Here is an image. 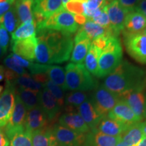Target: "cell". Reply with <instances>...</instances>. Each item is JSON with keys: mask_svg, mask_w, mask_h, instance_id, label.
I'll use <instances>...</instances> for the list:
<instances>
[{"mask_svg": "<svg viewBox=\"0 0 146 146\" xmlns=\"http://www.w3.org/2000/svg\"><path fill=\"white\" fill-rule=\"evenodd\" d=\"M36 34L35 60L38 63L50 65L69 60L74 44L72 34L47 29L36 30Z\"/></svg>", "mask_w": 146, "mask_h": 146, "instance_id": "obj_1", "label": "cell"}, {"mask_svg": "<svg viewBox=\"0 0 146 146\" xmlns=\"http://www.w3.org/2000/svg\"><path fill=\"white\" fill-rule=\"evenodd\" d=\"M145 74L143 69L123 60L106 76L103 86L119 97L126 91L144 85Z\"/></svg>", "mask_w": 146, "mask_h": 146, "instance_id": "obj_2", "label": "cell"}, {"mask_svg": "<svg viewBox=\"0 0 146 146\" xmlns=\"http://www.w3.org/2000/svg\"><path fill=\"white\" fill-rule=\"evenodd\" d=\"M66 86L70 91H88L98 87V83L83 64L69 63L66 66Z\"/></svg>", "mask_w": 146, "mask_h": 146, "instance_id": "obj_3", "label": "cell"}, {"mask_svg": "<svg viewBox=\"0 0 146 146\" xmlns=\"http://www.w3.org/2000/svg\"><path fill=\"white\" fill-rule=\"evenodd\" d=\"M123 56V47L118 36L110 37L106 47L100 56L97 77L109 75L121 62Z\"/></svg>", "mask_w": 146, "mask_h": 146, "instance_id": "obj_4", "label": "cell"}, {"mask_svg": "<svg viewBox=\"0 0 146 146\" xmlns=\"http://www.w3.org/2000/svg\"><path fill=\"white\" fill-rule=\"evenodd\" d=\"M41 29L60 31L72 35L77 31L78 26L74 20V14L70 13L62 8L52 16H49L36 30Z\"/></svg>", "mask_w": 146, "mask_h": 146, "instance_id": "obj_5", "label": "cell"}, {"mask_svg": "<svg viewBox=\"0 0 146 146\" xmlns=\"http://www.w3.org/2000/svg\"><path fill=\"white\" fill-rule=\"evenodd\" d=\"M123 36L128 54L135 61L146 64V35L143 32L133 34L123 33Z\"/></svg>", "mask_w": 146, "mask_h": 146, "instance_id": "obj_6", "label": "cell"}, {"mask_svg": "<svg viewBox=\"0 0 146 146\" xmlns=\"http://www.w3.org/2000/svg\"><path fill=\"white\" fill-rule=\"evenodd\" d=\"M94 90L90 98L96 110L104 118L110 112L120 98L103 85L98 86Z\"/></svg>", "mask_w": 146, "mask_h": 146, "instance_id": "obj_7", "label": "cell"}, {"mask_svg": "<svg viewBox=\"0 0 146 146\" xmlns=\"http://www.w3.org/2000/svg\"><path fill=\"white\" fill-rule=\"evenodd\" d=\"M27 109L25 105L20 99L19 96L16 93V99L14 108L12 116L9 120L8 124L5 126V133L9 140L16 133L25 130V123L27 116Z\"/></svg>", "mask_w": 146, "mask_h": 146, "instance_id": "obj_8", "label": "cell"}, {"mask_svg": "<svg viewBox=\"0 0 146 146\" xmlns=\"http://www.w3.org/2000/svg\"><path fill=\"white\" fill-rule=\"evenodd\" d=\"M15 99V86L12 83L6 82L5 90L0 96V128L8 124L13 112Z\"/></svg>", "mask_w": 146, "mask_h": 146, "instance_id": "obj_9", "label": "cell"}, {"mask_svg": "<svg viewBox=\"0 0 146 146\" xmlns=\"http://www.w3.org/2000/svg\"><path fill=\"white\" fill-rule=\"evenodd\" d=\"M145 86L141 85L126 91L119 96L132 109L140 121L143 120V109L145 101Z\"/></svg>", "mask_w": 146, "mask_h": 146, "instance_id": "obj_10", "label": "cell"}, {"mask_svg": "<svg viewBox=\"0 0 146 146\" xmlns=\"http://www.w3.org/2000/svg\"><path fill=\"white\" fill-rule=\"evenodd\" d=\"M52 131L58 146H83L85 139V133L71 130L60 125L55 124Z\"/></svg>", "mask_w": 146, "mask_h": 146, "instance_id": "obj_11", "label": "cell"}, {"mask_svg": "<svg viewBox=\"0 0 146 146\" xmlns=\"http://www.w3.org/2000/svg\"><path fill=\"white\" fill-rule=\"evenodd\" d=\"M105 9L108 16L110 27L114 35L118 36L123 32L126 16L128 14L120 4L118 0H113L106 5Z\"/></svg>", "mask_w": 146, "mask_h": 146, "instance_id": "obj_12", "label": "cell"}, {"mask_svg": "<svg viewBox=\"0 0 146 146\" xmlns=\"http://www.w3.org/2000/svg\"><path fill=\"white\" fill-rule=\"evenodd\" d=\"M107 116L117 120L127 127L133 124L141 123L132 109L122 100H119L114 107L108 114Z\"/></svg>", "mask_w": 146, "mask_h": 146, "instance_id": "obj_13", "label": "cell"}, {"mask_svg": "<svg viewBox=\"0 0 146 146\" xmlns=\"http://www.w3.org/2000/svg\"><path fill=\"white\" fill-rule=\"evenodd\" d=\"M65 111L58 119L60 125L78 133L85 134L89 132L90 129L75 108H65Z\"/></svg>", "mask_w": 146, "mask_h": 146, "instance_id": "obj_14", "label": "cell"}, {"mask_svg": "<svg viewBox=\"0 0 146 146\" xmlns=\"http://www.w3.org/2000/svg\"><path fill=\"white\" fill-rule=\"evenodd\" d=\"M39 106L49 121H54L59 116L61 108L50 91L44 86L39 91Z\"/></svg>", "mask_w": 146, "mask_h": 146, "instance_id": "obj_15", "label": "cell"}, {"mask_svg": "<svg viewBox=\"0 0 146 146\" xmlns=\"http://www.w3.org/2000/svg\"><path fill=\"white\" fill-rule=\"evenodd\" d=\"M70 61L74 64H82L91 45V41L83 32L78 31L74 39Z\"/></svg>", "mask_w": 146, "mask_h": 146, "instance_id": "obj_16", "label": "cell"}, {"mask_svg": "<svg viewBox=\"0 0 146 146\" xmlns=\"http://www.w3.org/2000/svg\"><path fill=\"white\" fill-rule=\"evenodd\" d=\"M48 119L39 106L27 112L25 129L31 133L48 127Z\"/></svg>", "mask_w": 146, "mask_h": 146, "instance_id": "obj_17", "label": "cell"}, {"mask_svg": "<svg viewBox=\"0 0 146 146\" xmlns=\"http://www.w3.org/2000/svg\"><path fill=\"white\" fill-rule=\"evenodd\" d=\"M37 40L36 36L28 39L12 41V50L17 54L30 62L35 60V49Z\"/></svg>", "mask_w": 146, "mask_h": 146, "instance_id": "obj_18", "label": "cell"}, {"mask_svg": "<svg viewBox=\"0 0 146 146\" xmlns=\"http://www.w3.org/2000/svg\"><path fill=\"white\" fill-rule=\"evenodd\" d=\"M77 111L90 130L96 129L103 118L96 110L90 98L77 107Z\"/></svg>", "mask_w": 146, "mask_h": 146, "instance_id": "obj_19", "label": "cell"}, {"mask_svg": "<svg viewBox=\"0 0 146 146\" xmlns=\"http://www.w3.org/2000/svg\"><path fill=\"white\" fill-rule=\"evenodd\" d=\"M120 139V136L107 135L95 129L90 130L85 135L83 146H116Z\"/></svg>", "mask_w": 146, "mask_h": 146, "instance_id": "obj_20", "label": "cell"}, {"mask_svg": "<svg viewBox=\"0 0 146 146\" xmlns=\"http://www.w3.org/2000/svg\"><path fill=\"white\" fill-rule=\"evenodd\" d=\"M146 28V17L137 10L129 12L126 16L123 33L129 34L143 32Z\"/></svg>", "mask_w": 146, "mask_h": 146, "instance_id": "obj_21", "label": "cell"}, {"mask_svg": "<svg viewBox=\"0 0 146 146\" xmlns=\"http://www.w3.org/2000/svg\"><path fill=\"white\" fill-rule=\"evenodd\" d=\"M127 127L118 122L117 120L105 116L101 120L96 129L100 132L112 137L120 136Z\"/></svg>", "mask_w": 146, "mask_h": 146, "instance_id": "obj_22", "label": "cell"}, {"mask_svg": "<svg viewBox=\"0 0 146 146\" xmlns=\"http://www.w3.org/2000/svg\"><path fill=\"white\" fill-rule=\"evenodd\" d=\"M64 8L62 0H34L33 12L48 18Z\"/></svg>", "mask_w": 146, "mask_h": 146, "instance_id": "obj_23", "label": "cell"}, {"mask_svg": "<svg viewBox=\"0 0 146 146\" xmlns=\"http://www.w3.org/2000/svg\"><path fill=\"white\" fill-rule=\"evenodd\" d=\"M34 0H15L14 6L20 25L24 23H31L33 21Z\"/></svg>", "mask_w": 146, "mask_h": 146, "instance_id": "obj_24", "label": "cell"}, {"mask_svg": "<svg viewBox=\"0 0 146 146\" xmlns=\"http://www.w3.org/2000/svg\"><path fill=\"white\" fill-rule=\"evenodd\" d=\"M32 146H58L52 127L48 126L33 133Z\"/></svg>", "mask_w": 146, "mask_h": 146, "instance_id": "obj_25", "label": "cell"}, {"mask_svg": "<svg viewBox=\"0 0 146 146\" xmlns=\"http://www.w3.org/2000/svg\"><path fill=\"white\" fill-rule=\"evenodd\" d=\"M78 30L83 32L91 41H93L96 38L103 35H106L110 37L116 36L112 29H110V30L106 29L104 27L100 26L98 24L95 23L94 22H93L89 18H87L86 23L84 24L83 26L80 27Z\"/></svg>", "mask_w": 146, "mask_h": 146, "instance_id": "obj_26", "label": "cell"}, {"mask_svg": "<svg viewBox=\"0 0 146 146\" xmlns=\"http://www.w3.org/2000/svg\"><path fill=\"white\" fill-rule=\"evenodd\" d=\"M143 137L141 123L133 124L128 127L120 135L121 140L128 146H136Z\"/></svg>", "mask_w": 146, "mask_h": 146, "instance_id": "obj_27", "label": "cell"}, {"mask_svg": "<svg viewBox=\"0 0 146 146\" xmlns=\"http://www.w3.org/2000/svg\"><path fill=\"white\" fill-rule=\"evenodd\" d=\"M16 93L23 102L27 111L39 106V91L16 87Z\"/></svg>", "mask_w": 146, "mask_h": 146, "instance_id": "obj_28", "label": "cell"}, {"mask_svg": "<svg viewBox=\"0 0 146 146\" xmlns=\"http://www.w3.org/2000/svg\"><path fill=\"white\" fill-rule=\"evenodd\" d=\"M102 51L91 43L89 52L84 60L85 67L92 75L98 76V62Z\"/></svg>", "mask_w": 146, "mask_h": 146, "instance_id": "obj_29", "label": "cell"}, {"mask_svg": "<svg viewBox=\"0 0 146 146\" xmlns=\"http://www.w3.org/2000/svg\"><path fill=\"white\" fill-rule=\"evenodd\" d=\"M36 25L34 21L22 24L12 33V41L33 37L36 36Z\"/></svg>", "mask_w": 146, "mask_h": 146, "instance_id": "obj_30", "label": "cell"}, {"mask_svg": "<svg viewBox=\"0 0 146 146\" xmlns=\"http://www.w3.org/2000/svg\"><path fill=\"white\" fill-rule=\"evenodd\" d=\"M12 83L16 87L30 89V90L36 91H40L43 87V85L41 83L35 81L31 75H30L28 73H26L23 75L18 76Z\"/></svg>", "mask_w": 146, "mask_h": 146, "instance_id": "obj_31", "label": "cell"}, {"mask_svg": "<svg viewBox=\"0 0 146 146\" xmlns=\"http://www.w3.org/2000/svg\"><path fill=\"white\" fill-rule=\"evenodd\" d=\"M46 73L50 80L53 83L61 87L64 91L67 90L66 86L65 72L63 68L58 66L49 65Z\"/></svg>", "mask_w": 146, "mask_h": 146, "instance_id": "obj_32", "label": "cell"}, {"mask_svg": "<svg viewBox=\"0 0 146 146\" xmlns=\"http://www.w3.org/2000/svg\"><path fill=\"white\" fill-rule=\"evenodd\" d=\"M87 99L89 96L85 91H70L65 96L64 108H77Z\"/></svg>", "mask_w": 146, "mask_h": 146, "instance_id": "obj_33", "label": "cell"}, {"mask_svg": "<svg viewBox=\"0 0 146 146\" xmlns=\"http://www.w3.org/2000/svg\"><path fill=\"white\" fill-rule=\"evenodd\" d=\"M1 19L3 27L8 33H12L16 27L20 25L14 4L12 5L10 10L1 17Z\"/></svg>", "mask_w": 146, "mask_h": 146, "instance_id": "obj_34", "label": "cell"}, {"mask_svg": "<svg viewBox=\"0 0 146 146\" xmlns=\"http://www.w3.org/2000/svg\"><path fill=\"white\" fill-rule=\"evenodd\" d=\"M9 146H32V133L26 130L16 133L10 140Z\"/></svg>", "mask_w": 146, "mask_h": 146, "instance_id": "obj_35", "label": "cell"}, {"mask_svg": "<svg viewBox=\"0 0 146 146\" xmlns=\"http://www.w3.org/2000/svg\"><path fill=\"white\" fill-rule=\"evenodd\" d=\"M43 86L46 87L50 91V92L54 97V98L56 100V101H57L58 104L61 108L64 107L65 96L64 94L63 89L61 87H60L56 84L53 83L50 79L43 85Z\"/></svg>", "mask_w": 146, "mask_h": 146, "instance_id": "obj_36", "label": "cell"}, {"mask_svg": "<svg viewBox=\"0 0 146 146\" xmlns=\"http://www.w3.org/2000/svg\"><path fill=\"white\" fill-rule=\"evenodd\" d=\"M89 19H91L95 23L98 24L100 26L104 27L106 29H108V30L112 29L110 27L108 16L105 7L97 10L95 12L94 15L92 16V17L89 18Z\"/></svg>", "mask_w": 146, "mask_h": 146, "instance_id": "obj_37", "label": "cell"}, {"mask_svg": "<svg viewBox=\"0 0 146 146\" xmlns=\"http://www.w3.org/2000/svg\"><path fill=\"white\" fill-rule=\"evenodd\" d=\"M106 4V0H87L86 3H83L84 15L87 18H91L97 10L104 8Z\"/></svg>", "mask_w": 146, "mask_h": 146, "instance_id": "obj_38", "label": "cell"}, {"mask_svg": "<svg viewBox=\"0 0 146 146\" xmlns=\"http://www.w3.org/2000/svg\"><path fill=\"white\" fill-rule=\"evenodd\" d=\"M3 63L6 67V68L9 70L13 71L18 75H23V74H26L27 71L23 67H22L14 59H12L10 56H8L5 60H3Z\"/></svg>", "mask_w": 146, "mask_h": 146, "instance_id": "obj_39", "label": "cell"}, {"mask_svg": "<svg viewBox=\"0 0 146 146\" xmlns=\"http://www.w3.org/2000/svg\"><path fill=\"white\" fill-rule=\"evenodd\" d=\"M64 8L72 14H84L83 3L74 0H69Z\"/></svg>", "mask_w": 146, "mask_h": 146, "instance_id": "obj_40", "label": "cell"}, {"mask_svg": "<svg viewBox=\"0 0 146 146\" xmlns=\"http://www.w3.org/2000/svg\"><path fill=\"white\" fill-rule=\"evenodd\" d=\"M9 43H10V36L8 32L2 25L0 27V46L2 47L5 52L8 47Z\"/></svg>", "mask_w": 146, "mask_h": 146, "instance_id": "obj_41", "label": "cell"}, {"mask_svg": "<svg viewBox=\"0 0 146 146\" xmlns=\"http://www.w3.org/2000/svg\"><path fill=\"white\" fill-rule=\"evenodd\" d=\"M139 0H118L120 5L127 13L135 10Z\"/></svg>", "mask_w": 146, "mask_h": 146, "instance_id": "obj_42", "label": "cell"}, {"mask_svg": "<svg viewBox=\"0 0 146 146\" xmlns=\"http://www.w3.org/2000/svg\"><path fill=\"white\" fill-rule=\"evenodd\" d=\"M109 38L110 36H108L106 35L100 36L99 37L93 40L91 43L102 52V51L104 50L105 47H106Z\"/></svg>", "mask_w": 146, "mask_h": 146, "instance_id": "obj_43", "label": "cell"}, {"mask_svg": "<svg viewBox=\"0 0 146 146\" xmlns=\"http://www.w3.org/2000/svg\"><path fill=\"white\" fill-rule=\"evenodd\" d=\"M9 56H10V57L12 58V59H14V60H15L16 62H17L20 66H21L23 67V68H29L33 63L32 62L29 61V60L25 59V58H22L21 56H18V55H17V54H14V53L13 54H10Z\"/></svg>", "mask_w": 146, "mask_h": 146, "instance_id": "obj_44", "label": "cell"}, {"mask_svg": "<svg viewBox=\"0 0 146 146\" xmlns=\"http://www.w3.org/2000/svg\"><path fill=\"white\" fill-rule=\"evenodd\" d=\"M14 3V1H11V0H8V1H4V2L0 3V18L10 10Z\"/></svg>", "mask_w": 146, "mask_h": 146, "instance_id": "obj_45", "label": "cell"}, {"mask_svg": "<svg viewBox=\"0 0 146 146\" xmlns=\"http://www.w3.org/2000/svg\"><path fill=\"white\" fill-rule=\"evenodd\" d=\"M9 145H10V140L5 135L4 130L0 128V146Z\"/></svg>", "mask_w": 146, "mask_h": 146, "instance_id": "obj_46", "label": "cell"}, {"mask_svg": "<svg viewBox=\"0 0 146 146\" xmlns=\"http://www.w3.org/2000/svg\"><path fill=\"white\" fill-rule=\"evenodd\" d=\"M74 18L78 26H83L87 21V18L84 14H74Z\"/></svg>", "mask_w": 146, "mask_h": 146, "instance_id": "obj_47", "label": "cell"}, {"mask_svg": "<svg viewBox=\"0 0 146 146\" xmlns=\"http://www.w3.org/2000/svg\"><path fill=\"white\" fill-rule=\"evenodd\" d=\"M135 10L139 11L146 17V0H139Z\"/></svg>", "mask_w": 146, "mask_h": 146, "instance_id": "obj_48", "label": "cell"}, {"mask_svg": "<svg viewBox=\"0 0 146 146\" xmlns=\"http://www.w3.org/2000/svg\"><path fill=\"white\" fill-rule=\"evenodd\" d=\"M5 79V67L2 65H0V82L3 81Z\"/></svg>", "mask_w": 146, "mask_h": 146, "instance_id": "obj_49", "label": "cell"}, {"mask_svg": "<svg viewBox=\"0 0 146 146\" xmlns=\"http://www.w3.org/2000/svg\"><path fill=\"white\" fill-rule=\"evenodd\" d=\"M141 127L143 133V136L146 137V120L143 123H141Z\"/></svg>", "mask_w": 146, "mask_h": 146, "instance_id": "obj_50", "label": "cell"}, {"mask_svg": "<svg viewBox=\"0 0 146 146\" xmlns=\"http://www.w3.org/2000/svg\"><path fill=\"white\" fill-rule=\"evenodd\" d=\"M136 146H146V137L143 136V137L141 139V140L140 141Z\"/></svg>", "mask_w": 146, "mask_h": 146, "instance_id": "obj_51", "label": "cell"}, {"mask_svg": "<svg viewBox=\"0 0 146 146\" xmlns=\"http://www.w3.org/2000/svg\"><path fill=\"white\" fill-rule=\"evenodd\" d=\"M116 146H128V145L125 143H124V142L121 140V139H120V140L118 142V143L116 144Z\"/></svg>", "mask_w": 146, "mask_h": 146, "instance_id": "obj_52", "label": "cell"}, {"mask_svg": "<svg viewBox=\"0 0 146 146\" xmlns=\"http://www.w3.org/2000/svg\"><path fill=\"white\" fill-rule=\"evenodd\" d=\"M143 119H146V94H145V105H144V109H143Z\"/></svg>", "mask_w": 146, "mask_h": 146, "instance_id": "obj_53", "label": "cell"}, {"mask_svg": "<svg viewBox=\"0 0 146 146\" xmlns=\"http://www.w3.org/2000/svg\"><path fill=\"white\" fill-rule=\"evenodd\" d=\"M5 54V52H4V50H3L2 47L0 46V59L3 57V55Z\"/></svg>", "mask_w": 146, "mask_h": 146, "instance_id": "obj_54", "label": "cell"}, {"mask_svg": "<svg viewBox=\"0 0 146 146\" xmlns=\"http://www.w3.org/2000/svg\"><path fill=\"white\" fill-rule=\"evenodd\" d=\"M74 1H79V2H81V3H85L87 2V0H74Z\"/></svg>", "mask_w": 146, "mask_h": 146, "instance_id": "obj_55", "label": "cell"}, {"mask_svg": "<svg viewBox=\"0 0 146 146\" xmlns=\"http://www.w3.org/2000/svg\"><path fill=\"white\" fill-rule=\"evenodd\" d=\"M62 5H63V7H64L66 3L68 2L69 0H62Z\"/></svg>", "mask_w": 146, "mask_h": 146, "instance_id": "obj_56", "label": "cell"}, {"mask_svg": "<svg viewBox=\"0 0 146 146\" xmlns=\"http://www.w3.org/2000/svg\"><path fill=\"white\" fill-rule=\"evenodd\" d=\"M2 91H3V86H1V85H0V95H1Z\"/></svg>", "mask_w": 146, "mask_h": 146, "instance_id": "obj_57", "label": "cell"}, {"mask_svg": "<svg viewBox=\"0 0 146 146\" xmlns=\"http://www.w3.org/2000/svg\"><path fill=\"white\" fill-rule=\"evenodd\" d=\"M8 1V0H0V3H1V2H4V1ZM11 1H15V0H11Z\"/></svg>", "mask_w": 146, "mask_h": 146, "instance_id": "obj_58", "label": "cell"}, {"mask_svg": "<svg viewBox=\"0 0 146 146\" xmlns=\"http://www.w3.org/2000/svg\"><path fill=\"white\" fill-rule=\"evenodd\" d=\"M144 86H145V87L146 88V77L145 78V81H144Z\"/></svg>", "mask_w": 146, "mask_h": 146, "instance_id": "obj_59", "label": "cell"}, {"mask_svg": "<svg viewBox=\"0 0 146 146\" xmlns=\"http://www.w3.org/2000/svg\"><path fill=\"white\" fill-rule=\"evenodd\" d=\"M143 33H144V34H145V35H146V28L145 29V30H144V31H143Z\"/></svg>", "mask_w": 146, "mask_h": 146, "instance_id": "obj_60", "label": "cell"}]
</instances>
